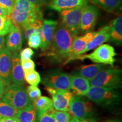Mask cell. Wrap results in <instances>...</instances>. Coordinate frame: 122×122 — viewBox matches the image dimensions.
Listing matches in <instances>:
<instances>
[{"label": "cell", "mask_w": 122, "mask_h": 122, "mask_svg": "<svg viewBox=\"0 0 122 122\" xmlns=\"http://www.w3.org/2000/svg\"><path fill=\"white\" fill-rule=\"evenodd\" d=\"M57 25V21L55 20L45 19L43 20L41 27V34L40 36L41 39L40 47L42 51H46L50 49Z\"/></svg>", "instance_id": "obj_14"}, {"label": "cell", "mask_w": 122, "mask_h": 122, "mask_svg": "<svg viewBox=\"0 0 122 122\" xmlns=\"http://www.w3.org/2000/svg\"><path fill=\"white\" fill-rule=\"evenodd\" d=\"M116 56L114 47L109 44H102L94 49V51L89 54L81 55L77 59L84 60L89 59L92 62L96 63H101L105 65L113 66Z\"/></svg>", "instance_id": "obj_6"}, {"label": "cell", "mask_w": 122, "mask_h": 122, "mask_svg": "<svg viewBox=\"0 0 122 122\" xmlns=\"http://www.w3.org/2000/svg\"><path fill=\"white\" fill-rule=\"evenodd\" d=\"M91 86L119 89L122 87V70L115 67H105L89 80Z\"/></svg>", "instance_id": "obj_3"}, {"label": "cell", "mask_w": 122, "mask_h": 122, "mask_svg": "<svg viewBox=\"0 0 122 122\" xmlns=\"http://www.w3.org/2000/svg\"><path fill=\"white\" fill-rule=\"evenodd\" d=\"M89 0H49V7L51 10L61 12L88 5Z\"/></svg>", "instance_id": "obj_16"}, {"label": "cell", "mask_w": 122, "mask_h": 122, "mask_svg": "<svg viewBox=\"0 0 122 122\" xmlns=\"http://www.w3.org/2000/svg\"><path fill=\"white\" fill-rule=\"evenodd\" d=\"M113 122V121H110V122Z\"/></svg>", "instance_id": "obj_43"}, {"label": "cell", "mask_w": 122, "mask_h": 122, "mask_svg": "<svg viewBox=\"0 0 122 122\" xmlns=\"http://www.w3.org/2000/svg\"><path fill=\"white\" fill-rule=\"evenodd\" d=\"M81 122H97L95 120L92 118H86L81 120Z\"/></svg>", "instance_id": "obj_40"}, {"label": "cell", "mask_w": 122, "mask_h": 122, "mask_svg": "<svg viewBox=\"0 0 122 122\" xmlns=\"http://www.w3.org/2000/svg\"><path fill=\"white\" fill-rule=\"evenodd\" d=\"M94 4L109 12L117 10L121 6L122 0H92Z\"/></svg>", "instance_id": "obj_25"}, {"label": "cell", "mask_w": 122, "mask_h": 122, "mask_svg": "<svg viewBox=\"0 0 122 122\" xmlns=\"http://www.w3.org/2000/svg\"><path fill=\"white\" fill-rule=\"evenodd\" d=\"M5 45V38L4 36L0 35V49L4 48Z\"/></svg>", "instance_id": "obj_38"}, {"label": "cell", "mask_w": 122, "mask_h": 122, "mask_svg": "<svg viewBox=\"0 0 122 122\" xmlns=\"http://www.w3.org/2000/svg\"><path fill=\"white\" fill-rule=\"evenodd\" d=\"M70 77L71 89L72 90L73 93L76 94L75 96H86L91 87L89 80L81 76L74 74L70 75Z\"/></svg>", "instance_id": "obj_19"}, {"label": "cell", "mask_w": 122, "mask_h": 122, "mask_svg": "<svg viewBox=\"0 0 122 122\" xmlns=\"http://www.w3.org/2000/svg\"><path fill=\"white\" fill-rule=\"evenodd\" d=\"M41 28L38 30L30 36L28 39V45L30 47L34 49H38L41 46Z\"/></svg>", "instance_id": "obj_26"}, {"label": "cell", "mask_w": 122, "mask_h": 122, "mask_svg": "<svg viewBox=\"0 0 122 122\" xmlns=\"http://www.w3.org/2000/svg\"><path fill=\"white\" fill-rule=\"evenodd\" d=\"M32 103L37 112L49 111L54 109L52 100L45 96H40Z\"/></svg>", "instance_id": "obj_23"}, {"label": "cell", "mask_w": 122, "mask_h": 122, "mask_svg": "<svg viewBox=\"0 0 122 122\" xmlns=\"http://www.w3.org/2000/svg\"><path fill=\"white\" fill-rule=\"evenodd\" d=\"M110 39V25H106L101 28L95 35L91 41L88 42L85 48L81 53V55L84 54L90 50H93L102 44L109 40Z\"/></svg>", "instance_id": "obj_18"}, {"label": "cell", "mask_w": 122, "mask_h": 122, "mask_svg": "<svg viewBox=\"0 0 122 122\" xmlns=\"http://www.w3.org/2000/svg\"><path fill=\"white\" fill-rule=\"evenodd\" d=\"M35 5L41 7L45 5L48 4L49 0H27Z\"/></svg>", "instance_id": "obj_35"}, {"label": "cell", "mask_w": 122, "mask_h": 122, "mask_svg": "<svg viewBox=\"0 0 122 122\" xmlns=\"http://www.w3.org/2000/svg\"><path fill=\"white\" fill-rule=\"evenodd\" d=\"M12 23L7 16H0V35L6 36L10 31Z\"/></svg>", "instance_id": "obj_28"}, {"label": "cell", "mask_w": 122, "mask_h": 122, "mask_svg": "<svg viewBox=\"0 0 122 122\" xmlns=\"http://www.w3.org/2000/svg\"><path fill=\"white\" fill-rule=\"evenodd\" d=\"M25 91H26L27 96H28L31 103L36 99L41 96V93L40 89L39 88H37V86H32V85L28 86Z\"/></svg>", "instance_id": "obj_30"}, {"label": "cell", "mask_w": 122, "mask_h": 122, "mask_svg": "<svg viewBox=\"0 0 122 122\" xmlns=\"http://www.w3.org/2000/svg\"><path fill=\"white\" fill-rule=\"evenodd\" d=\"M24 79L32 86H37L41 81V77L39 72L33 70L30 72L24 73Z\"/></svg>", "instance_id": "obj_27"}, {"label": "cell", "mask_w": 122, "mask_h": 122, "mask_svg": "<svg viewBox=\"0 0 122 122\" xmlns=\"http://www.w3.org/2000/svg\"><path fill=\"white\" fill-rule=\"evenodd\" d=\"M69 111L72 117L83 120L93 115V106L90 102L79 96H73L69 103Z\"/></svg>", "instance_id": "obj_9"}, {"label": "cell", "mask_w": 122, "mask_h": 122, "mask_svg": "<svg viewBox=\"0 0 122 122\" xmlns=\"http://www.w3.org/2000/svg\"><path fill=\"white\" fill-rule=\"evenodd\" d=\"M9 14V11L6 9L0 7V16H7Z\"/></svg>", "instance_id": "obj_37"}, {"label": "cell", "mask_w": 122, "mask_h": 122, "mask_svg": "<svg viewBox=\"0 0 122 122\" xmlns=\"http://www.w3.org/2000/svg\"><path fill=\"white\" fill-rule=\"evenodd\" d=\"M98 15L99 10L96 6L86 5L81 17L80 30L85 33L91 32L95 26Z\"/></svg>", "instance_id": "obj_12"}, {"label": "cell", "mask_w": 122, "mask_h": 122, "mask_svg": "<svg viewBox=\"0 0 122 122\" xmlns=\"http://www.w3.org/2000/svg\"><path fill=\"white\" fill-rule=\"evenodd\" d=\"M20 110H18L0 100V119L16 118Z\"/></svg>", "instance_id": "obj_24"}, {"label": "cell", "mask_w": 122, "mask_h": 122, "mask_svg": "<svg viewBox=\"0 0 122 122\" xmlns=\"http://www.w3.org/2000/svg\"><path fill=\"white\" fill-rule=\"evenodd\" d=\"M110 41L116 45H121L122 42V18L119 16L110 24Z\"/></svg>", "instance_id": "obj_20"}, {"label": "cell", "mask_w": 122, "mask_h": 122, "mask_svg": "<svg viewBox=\"0 0 122 122\" xmlns=\"http://www.w3.org/2000/svg\"><path fill=\"white\" fill-rule=\"evenodd\" d=\"M0 122H16V118H1Z\"/></svg>", "instance_id": "obj_39"}, {"label": "cell", "mask_w": 122, "mask_h": 122, "mask_svg": "<svg viewBox=\"0 0 122 122\" xmlns=\"http://www.w3.org/2000/svg\"><path fill=\"white\" fill-rule=\"evenodd\" d=\"M42 83L46 87L56 89L71 90L70 75L58 70H52L45 74Z\"/></svg>", "instance_id": "obj_7"}, {"label": "cell", "mask_w": 122, "mask_h": 122, "mask_svg": "<svg viewBox=\"0 0 122 122\" xmlns=\"http://www.w3.org/2000/svg\"><path fill=\"white\" fill-rule=\"evenodd\" d=\"M12 53L5 46L0 49V79L6 86L11 84Z\"/></svg>", "instance_id": "obj_13"}, {"label": "cell", "mask_w": 122, "mask_h": 122, "mask_svg": "<svg viewBox=\"0 0 122 122\" xmlns=\"http://www.w3.org/2000/svg\"><path fill=\"white\" fill-rule=\"evenodd\" d=\"M86 6L67 9L59 12L62 21L61 23L76 36H77L80 31L81 17Z\"/></svg>", "instance_id": "obj_8"}, {"label": "cell", "mask_w": 122, "mask_h": 122, "mask_svg": "<svg viewBox=\"0 0 122 122\" xmlns=\"http://www.w3.org/2000/svg\"><path fill=\"white\" fill-rule=\"evenodd\" d=\"M18 85H24V72L18 51L12 53V67L11 83Z\"/></svg>", "instance_id": "obj_17"}, {"label": "cell", "mask_w": 122, "mask_h": 122, "mask_svg": "<svg viewBox=\"0 0 122 122\" xmlns=\"http://www.w3.org/2000/svg\"><path fill=\"white\" fill-rule=\"evenodd\" d=\"M6 47L11 53L19 51L23 44L22 30L19 27L12 24L10 31L5 39Z\"/></svg>", "instance_id": "obj_15"}, {"label": "cell", "mask_w": 122, "mask_h": 122, "mask_svg": "<svg viewBox=\"0 0 122 122\" xmlns=\"http://www.w3.org/2000/svg\"><path fill=\"white\" fill-rule=\"evenodd\" d=\"M20 122H37V111L32 105L20 110L16 118Z\"/></svg>", "instance_id": "obj_22"}, {"label": "cell", "mask_w": 122, "mask_h": 122, "mask_svg": "<svg viewBox=\"0 0 122 122\" xmlns=\"http://www.w3.org/2000/svg\"><path fill=\"white\" fill-rule=\"evenodd\" d=\"M33 54H34V52L31 48H26L21 50L20 52L19 57L21 61H25L30 59Z\"/></svg>", "instance_id": "obj_33"}, {"label": "cell", "mask_w": 122, "mask_h": 122, "mask_svg": "<svg viewBox=\"0 0 122 122\" xmlns=\"http://www.w3.org/2000/svg\"><path fill=\"white\" fill-rule=\"evenodd\" d=\"M69 122H81V120L75 118V117H72V118L70 120Z\"/></svg>", "instance_id": "obj_41"}, {"label": "cell", "mask_w": 122, "mask_h": 122, "mask_svg": "<svg viewBox=\"0 0 122 122\" xmlns=\"http://www.w3.org/2000/svg\"><path fill=\"white\" fill-rule=\"evenodd\" d=\"M105 67H106V65L101 63L83 65L80 66L73 74L80 76L89 80Z\"/></svg>", "instance_id": "obj_21"}, {"label": "cell", "mask_w": 122, "mask_h": 122, "mask_svg": "<svg viewBox=\"0 0 122 122\" xmlns=\"http://www.w3.org/2000/svg\"><path fill=\"white\" fill-rule=\"evenodd\" d=\"M96 33L97 32L91 31L86 33L84 36H75L70 48L68 57L65 64L71 61L77 59L88 42L93 39Z\"/></svg>", "instance_id": "obj_11"}, {"label": "cell", "mask_w": 122, "mask_h": 122, "mask_svg": "<svg viewBox=\"0 0 122 122\" xmlns=\"http://www.w3.org/2000/svg\"><path fill=\"white\" fill-rule=\"evenodd\" d=\"M21 64L24 73H27L35 70V64L32 59H29L25 61H21Z\"/></svg>", "instance_id": "obj_32"}, {"label": "cell", "mask_w": 122, "mask_h": 122, "mask_svg": "<svg viewBox=\"0 0 122 122\" xmlns=\"http://www.w3.org/2000/svg\"><path fill=\"white\" fill-rule=\"evenodd\" d=\"M56 122H69L71 115L68 112L61 111L53 109L51 111Z\"/></svg>", "instance_id": "obj_29"}, {"label": "cell", "mask_w": 122, "mask_h": 122, "mask_svg": "<svg viewBox=\"0 0 122 122\" xmlns=\"http://www.w3.org/2000/svg\"><path fill=\"white\" fill-rule=\"evenodd\" d=\"M8 17L12 24L23 30L33 25L40 28L43 22V14L41 7L27 0H15L14 8Z\"/></svg>", "instance_id": "obj_1"}, {"label": "cell", "mask_w": 122, "mask_h": 122, "mask_svg": "<svg viewBox=\"0 0 122 122\" xmlns=\"http://www.w3.org/2000/svg\"><path fill=\"white\" fill-rule=\"evenodd\" d=\"M15 0H0V7L6 9L9 14L14 8Z\"/></svg>", "instance_id": "obj_34"}, {"label": "cell", "mask_w": 122, "mask_h": 122, "mask_svg": "<svg viewBox=\"0 0 122 122\" xmlns=\"http://www.w3.org/2000/svg\"><path fill=\"white\" fill-rule=\"evenodd\" d=\"M16 122H20L17 118H16Z\"/></svg>", "instance_id": "obj_42"}, {"label": "cell", "mask_w": 122, "mask_h": 122, "mask_svg": "<svg viewBox=\"0 0 122 122\" xmlns=\"http://www.w3.org/2000/svg\"><path fill=\"white\" fill-rule=\"evenodd\" d=\"M2 101L18 110L24 109L32 105L23 85L13 83L6 86Z\"/></svg>", "instance_id": "obj_5"}, {"label": "cell", "mask_w": 122, "mask_h": 122, "mask_svg": "<svg viewBox=\"0 0 122 122\" xmlns=\"http://www.w3.org/2000/svg\"><path fill=\"white\" fill-rule=\"evenodd\" d=\"M52 110L37 112V122H56L54 117L51 113Z\"/></svg>", "instance_id": "obj_31"}, {"label": "cell", "mask_w": 122, "mask_h": 122, "mask_svg": "<svg viewBox=\"0 0 122 122\" xmlns=\"http://www.w3.org/2000/svg\"><path fill=\"white\" fill-rule=\"evenodd\" d=\"M46 90L52 97L53 107L56 110L69 111L70 101L74 94L72 92L49 87L46 88Z\"/></svg>", "instance_id": "obj_10"}, {"label": "cell", "mask_w": 122, "mask_h": 122, "mask_svg": "<svg viewBox=\"0 0 122 122\" xmlns=\"http://www.w3.org/2000/svg\"><path fill=\"white\" fill-rule=\"evenodd\" d=\"M6 87V85L5 83L0 79V100L1 99H2L3 96H4Z\"/></svg>", "instance_id": "obj_36"}, {"label": "cell", "mask_w": 122, "mask_h": 122, "mask_svg": "<svg viewBox=\"0 0 122 122\" xmlns=\"http://www.w3.org/2000/svg\"><path fill=\"white\" fill-rule=\"evenodd\" d=\"M86 96L100 106L107 108L115 107L120 101L119 92L111 88L91 86Z\"/></svg>", "instance_id": "obj_4"}, {"label": "cell", "mask_w": 122, "mask_h": 122, "mask_svg": "<svg viewBox=\"0 0 122 122\" xmlns=\"http://www.w3.org/2000/svg\"><path fill=\"white\" fill-rule=\"evenodd\" d=\"M75 36L61 23H59L56 28L47 56L57 62L67 59Z\"/></svg>", "instance_id": "obj_2"}]
</instances>
